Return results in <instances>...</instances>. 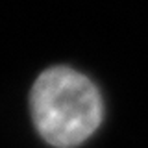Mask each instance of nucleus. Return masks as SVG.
Listing matches in <instances>:
<instances>
[{
  "instance_id": "1",
  "label": "nucleus",
  "mask_w": 148,
  "mask_h": 148,
  "mask_svg": "<svg viewBox=\"0 0 148 148\" xmlns=\"http://www.w3.org/2000/svg\"><path fill=\"white\" fill-rule=\"evenodd\" d=\"M30 104L37 132L58 148L78 146L102 122L98 89L87 76L69 67H52L41 74Z\"/></svg>"
}]
</instances>
